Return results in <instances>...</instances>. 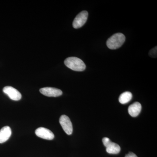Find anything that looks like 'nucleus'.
Here are the masks:
<instances>
[{
  "mask_svg": "<svg viewBox=\"0 0 157 157\" xmlns=\"http://www.w3.org/2000/svg\"><path fill=\"white\" fill-rule=\"evenodd\" d=\"M3 91L13 101H19L21 98V93L17 90L12 86H5L3 88Z\"/></svg>",
  "mask_w": 157,
  "mask_h": 157,
  "instance_id": "nucleus-6",
  "label": "nucleus"
},
{
  "mask_svg": "<svg viewBox=\"0 0 157 157\" xmlns=\"http://www.w3.org/2000/svg\"><path fill=\"white\" fill-rule=\"evenodd\" d=\"M35 133L38 137L42 139L52 140L54 138V135L50 130L43 127L37 128L36 130Z\"/></svg>",
  "mask_w": 157,
  "mask_h": 157,
  "instance_id": "nucleus-7",
  "label": "nucleus"
},
{
  "mask_svg": "<svg viewBox=\"0 0 157 157\" xmlns=\"http://www.w3.org/2000/svg\"><path fill=\"white\" fill-rule=\"evenodd\" d=\"M103 144L106 147V151L110 154H117L121 151V147L117 144L113 142L108 138L103 140Z\"/></svg>",
  "mask_w": 157,
  "mask_h": 157,
  "instance_id": "nucleus-3",
  "label": "nucleus"
},
{
  "mask_svg": "<svg viewBox=\"0 0 157 157\" xmlns=\"http://www.w3.org/2000/svg\"><path fill=\"white\" fill-rule=\"evenodd\" d=\"M125 36L121 33H117L111 36L107 41V47L109 49H116L119 48L125 41Z\"/></svg>",
  "mask_w": 157,
  "mask_h": 157,
  "instance_id": "nucleus-2",
  "label": "nucleus"
},
{
  "mask_svg": "<svg viewBox=\"0 0 157 157\" xmlns=\"http://www.w3.org/2000/svg\"><path fill=\"white\" fill-rule=\"evenodd\" d=\"M132 94L130 92H125L120 96L119 101L121 104H126L132 100Z\"/></svg>",
  "mask_w": 157,
  "mask_h": 157,
  "instance_id": "nucleus-11",
  "label": "nucleus"
},
{
  "mask_svg": "<svg viewBox=\"0 0 157 157\" xmlns=\"http://www.w3.org/2000/svg\"><path fill=\"white\" fill-rule=\"evenodd\" d=\"M11 130L9 126L3 127L0 130V143H3L9 140L11 135Z\"/></svg>",
  "mask_w": 157,
  "mask_h": 157,
  "instance_id": "nucleus-9",
  "label": "nucleus"
},
{
  "mask_svg": "<svg viewBox=\"0 0 157 157\" xmlns=\"http://www.w3.org/2000/svg\"><path fill=\"white\" fill-rule=\"evenodd\" d=\"M125 157H137V156L134 153L130 152L128 154L126 155Z\"/></svg>",
  "mask_w": 157,
  "mask_h": 157,
  "instance_id": "nucleus-13",
  "label": "nucleus"
},
{
  "mask_svg": "<svg viewBox=\"0 0 157 157\" xmlns=\"http://www.w3.org/2000/svg\"><path fill=\"white\" fill-rule=\"evenodd\" d=\"M65 65L71 70L76 71H83L86 68L84 62L81 59L76 57H70L65 59Z\"/></svg>",
  "mask_w": 157,
  "mask_h": 157,
  "instance_id": "nucleus-1",
  "label": "nucleus"
},
{
  "mask_svg": "<svg viewBox=\"0 0 157 157\" xmlns=\"http://www.w3.org/2000/svg\"><path fill=\"white\" fill-rule=\"evenodd\" d=\"M39 91L42 94L48 97H58L63 94V92L60 90L53 87L42 88Z\"/></svg>",
  "mask_w": 157,
  "mask_h": 157,
  "instance_id": "nucleus-8",
  "label": "nucleus"
},
{
  "mask_svg": "<svg viewBox=\"0 0 157 157\" xmlns=\"http://www.w3.org/2000/svg\"><path fill=\"white\" fill-rule=\"evenodd\" d=\"M149 55L152 58H156L157 56V46L154 47L149 52Z\"/></svg>",
  "mask_w": 157,
  "mask_h": 157,
  "instance_id": "nucleus-12",
  "label": "nucleus"
},
{
  "mask_svg": "<svg viewBox=\"0 0 157 157\" xmlns=\"http://www.w3.org/2000/svg\"><path fill=\"white\" fill-rule=\"evenodd\" d=\"M88 13L87 11H81L75 17L73 23V27L75 29H78L82 27L87 21Z\"/></svg>",
  "mask_w": 157,
  "mask_h": 157,
  "instance_id": "nucleus-4",
  "label": "nucleus"
},
{
  "mask_svg": "<svg viewBox=\"0 0 157 157\" xmlns=\"http://www.w3.org/2000/svg\"><path fill=\"white\" fill-rule=\"evenodd\" d=\"M141 105L139 102H135L128 107V111L129 114L132 117H136L140 113L141 110Z\"/></svg>",
  "mask_w": 157,
  "mask_h": 157,
  "instance_id": "nucleus-10",
  "label": "nucleus"
},
{
  "mask_svg": "<svg viewBox=\"0 0 157 157\" xmlns=\"http://www.w3.org/2000/svg\"><path fill=\"white\" fill-rule=\"evenodd\" d=\"M59 123L66 134L68 135H71L72 134L73 125L68 116L65 115H62L60 117Z\"/></svg>",
  "mask_w": 157,
  "mask_h": 157,
  "instance_id": "nucleus-5",
  "label": "nucleus"
}]
</instances>
